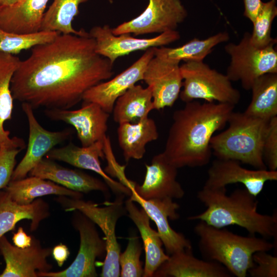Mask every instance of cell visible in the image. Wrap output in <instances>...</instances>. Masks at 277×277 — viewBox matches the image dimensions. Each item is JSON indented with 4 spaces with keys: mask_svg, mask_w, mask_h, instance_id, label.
Returning a JSON list of instances; mask_svg holds the SVG:
<instances>
[{
    "mask_svg": "<svg viewBox=\"0 0 277 277\" xmlns=\"http://www.w3.org/2000/svg\"><path fill=\"white\" fill-rule=\"evenodd\" d=\"M124 196V194L118 195L114 202L102 207L92 201L81 199L66 196H59L57 199L66 211H80L97 225L104 234L106 254L101 273L102 277L120 276L121 246L116 236L115 228L118 219L127 214L123 201Z\"/></svg>",
    "mask_w": 277,
    "mask_h": 277,
    "instance_id": "8992f818",
    "label": "cell"
},
{
    "mask_svg": "<svg viewBox=\"0 0 277 277\" xmlns=\"http://www.w3.org/2000/svg\"><path fill=\"white\" fill-rule=\"evenodd\" d=\"M154 56L153 47L146 50L136 61L121 73L87 90L83 96V103H96L110 114L117 99L137 82L143 80L146 67Z\"/></svg>",
    "mask_w": 277,
    "mask_h": 277,
    "instance_id": "2e32d148",
    "label": "cell"
},
{
    "mask_svg": "<svg viewBox=\"0 0 277 277\" xmlns=\"http://www.w3.org/2000/svg\"><path fill=\"white\" fill-rule=\"evenodd\" d=\"M143 249L139 238L134 235L129 238L126 249L119 256L121 276H143L144 267L140 260Z\"/></svg>",
    "mask_w": 277,
    "mask_h": 277,
    "instance_id": "e575fe53",
    "label": "cell"
},
{
    "mask_svg": "<svg viewBox=\"0 0 277 277\" xmlns=\"http://www.w3.org/2000/svg\"><path fill=\"white\" fill-rule=\"evenodd\" d=\"M127 215L138 230L145 253L143 277H152L159 267L169 258L162 246L157 232L150 226V218L143 208L138 209L130 198L125 202Z\"/></svg>",
    "mask_w": 277,
    "mask_h": 277,
    "instance_id": "cb8c5ba5",
    "label": "cell"
},
{
    "mask_svg": "<svg viewBox=\"0 0 277 277\" xmlns=\"http://www.w3.org/2000/svg\"><path fill=\"white\" fill-rule=\"evenodd\" d=\"M20 62L15 55L0 52V145H8L12 141L4 124L11 118L13 98L11 82Z\"/></svg>",
    "mask_w": 277,
    "mask_h": 277,
    "instance_id": "4dcf8cb0",
    "label": "cell"
},
{
    "mask_svg": "<svg viewBox=\"0 0 277 277\" xmlns=\"http://www.w3.org/2000/svg\"><path fill=\"white\" fill-rule=\"evenodd\" d=\"M45 156L53 161L65 162L78 168L94 171L103 178L114 193L129 196L131 194V191L129 188L119 181L113 180L101 167L100 159L105 157L104 140L85 147H79L70 142L64 147L53 148Z\"/></svg>",
    "mask_w": 277,
    "mask_h": 277,
    "instance_id": "ffe728a7",
    "label": "cell"
},
{
    "mask_svg": "<svg viewBox=\"0 0 277 277\" xmlns=\"http://www.w3.org/2000/svg\"><path fill=\"white\" fill-rule=\"evenodd\" d=\"M29 174L51 181L82 193L92 191L108 193L109 190V187L104 181L81 170L63 167L48 158H43Z\"/></svg>",
    "mask_w": 277,
    "mask_h": 277,
    "instance_id": "44dd1931",
    "label": "cell"
},
{
    "mask_svg": "<svg viewBox=\"0 0 277 277\" xmlns=\"http://www.w3.org/2000/svg\"><path fill=\"white\" fill-rule=\"evenodd\" d=\"M50 120L64 122L72 126L82 146L103 140L108 130L109 114L94 103H83L78 109H45Z\"/></svg>",
    "mask_w": 277,
    "mask_h": 277,
    "instance_id": "4fadbf2b",
    "label": "cell"
},
{
    "mask_svg": "<svg viewBox=\"0 0 277 277\" xmlns=\"http://www.w3.org/2000/svg\"><path fill=\"white\" fill-rule=\"evenodd\" d=\"M207 174L204 187L217 188L240 183L255 197L263 190L266 182L277 180V171L247 169L233 160L216 159L208 169Z\"/></svg>",
    "mask_w": 277,
    "mask_h": 277,
    "instance_id": "9a60e30c",
    "label": "cell"
},
{
    "mask_svg": "<svg viewBox=\"0 0 277 277\" xmlns=\"http://www.w3.org/2000/svg\"><path fill=\"white\" fill-rule=\"evenodd\" d=\"M49 214V206L43 199L21 205L13 201L5 190H0V238L15 229L16 224L25 219L31 221L30 230L35 231Z\"/></svg>",
    "mask_w": 277,
    "mask_h": 277,
    "instance_id": "d4e9b609",
    "label": "cell"
},
{
    "mask_svg": "<svg viewBox=\"0 0 277 277\" xmlns=\"http://www.w3.org/2000/svg\"><path fill=\"white\" fill-rule=\"evenodd\" d=\"M88 1L54 0L44 14L41 31L76 35L87 33L83 29H74L72 24L74 17L78 13L79 5Z\"/></svg>",
    "mask_w": 277,
    "mask_h": 277,
    "instance_id": "1f68e13d",
    "label": "cell"
},
{
    "mask_svg": "<svg viewBox=\"0 0 277 277\" xmlns=\"http://www.w3.org/2000/svg\"><path fill=\"white\" fill-rule=\"evenodd\" d=\"M155 277H231V273L221 264L202 260L186 249L169 255L154 273Z\"/></svg>",
    "mask_w": 277,
    "mask_h": 277,
    "instance_id": "7402d4cb",
    "label": "cell"
},
{
    "mask_svg": "<svg viewBox=\"0 0 277 277\" xmlns=\"http://www.w3.org/2000/svg\"><path fill=\"white\" fill-rule=\"evenodd\" d=\"M250 90L252 98L244 112L268 121L277 116V73L259 77Z\"/></svg>",
    "mask_w": 277,
    "mask_h": 277,
    "instance_id": "f546056e",
    "label": "cell"
},
{
    "mask_svg": "<svg viewBox=\"0 0 277 277\" xmlns=\"http://www.w3.org/2000/svg\"><path fill=\"white\" fill-rule=\"evenodd\" d=\"M117 133L118 145L126 162L142 159L146 145L159 137L156 123L148 117L136 123L119 124Z\"/></svg>",
    "mask_w": 277,
    "mask_h": 277,
    "instance_id": "484cf974",
    "label": "cell"
},
{
    "mask_svg": "<svg viewBox=\"0 0 277 277\" xmlns=\"http://www.w3.org/2000/svg\"><path fill=\"white\" fill-rule=\"evenodd\" d=\"M104 152L108 163L105 172L107 174H109L117 178L120 183L131 190L136 183L127 179L125 174L126 166L120 165L116 162L112 151L110 140L107 136L104 139Z\"/></svg>",
    "mask_w": 277,
    "mask_h": 277,
    "instance_id": "f35d334b",
    "label": "cell"
},
{
    "mask_svg": "<svg viewBox=\"0 0 277 277\" xmlns=\"http://www.w3.org/2000/svg\"><path fill=\"white\" fill-rule=\"evenodd\" d=\"M183 78L180 97L185 102L197 99L207 102L235 106L241 98L240 91L234 88L226 74L211 68L203 62H185L180 65Z\"/></svg>",
    "mask_w": 277,
    "mask_h": 277,
    "instance_id": "52a82bcc",
    "label": "cell"
},
{
    "mask_svg": "<svg viewBox=\"0 0 277 277\" xmlns=\"http://www.w3.org/2000/svg\"><path fill=\"white\" fill-rule=\"evenodd\" d=\"M226 31L220 32L204 39L193 38L184 45L175 47H153L154 56L161 59L180 63L184 62H203L217 45L228 41Z\"/></svg>",
    "mask_w": 277,
    "mask_h": 277,
    "instance_id": "f1b7e54d",
    "label": "cell"
},
{
    "mask_svg": "<svg viewBox=\"0 0 277 277\" xmlns=\"http://www.w3.org/2000/svg\"><path fill=\"white\" fill-rule=\"evenodd\" d=\"M226 187L203 186L197 197L206 209L189 220L202 221L217 228L236 225L246 229L251 235L259 234L265 239L276 238L277 214L258 212V201L245 188H237L230 195Z\"/></svg>",
    "mask_w": 277,
    "mask_h": 277,
    "instance_id": "3957f363",
    "label": "cell"
},
{
    "mask_svg": "<svg viewBox=\"0 0 277 277\" xmlns=\"http://www.w3.org/2000/svg\"><path fill=\"white\" fill-rule=\"evenodd\" d=\"M154 110L150 89L134 85L120 96L114 105L113 120L117 123H136Z\"/></svg>",
    "mask_w": 277,
    "mask_h": 277,
    "instance_id": "83f0119b",
    "label": "cell"
},
{
    "mask_svg": "<svg viewBox=\"0 0 277 277\" xmlns=\"http://www.w3.org/2000/svg\"><path fill=\"white\" fill-rule=\"evenodd\" d=\"M146 173L142 185L135 184L131 189L140 198L180 199L185 195L177 181V168L170 164L162 153L155 155L150 165L145 164Z\"/></svg>",
    "mask_w": 277,
    "mask_h": 277,
    "instance_id": "ac0fdd59",
    "label": "cell"
},
{
    "mask_svg": "<svg viewBox=\"0 0 277 277\" xmlns=\"http://www.w3.org/2000/svg\"><path fill=\"white\" fill-rule=\"evenodd\" d=\"M262 155L265 164L269 170L277 169V116L271 118L268 123L264 139Z\"/></svg>",
    "mask_w": 277,
    "mask_h": 277,
    "instance_id": "8d00e7d4",
    "label": "cell"
},
{
    "mask_svg": "<svg viewBox=\"0 0 277 277\" xmlns=\"http://www.w3.org/2000/svg\"><path fill=\"white\" fill-rule=\"evenodd\" d=\"M22 107L29 124L28 144L24 156L14 168L11 181L26 177L49 151L69 138L73 132L70 128L57 131L46 130L38 122L29 104L22 103Z\"/></svg>",
    "mask_w": 277,
    "mask_h": 277,
    "instance_id": "7c38bea8",
    "label": "cell"
},
{
    "mask_svg": "<svg viewBox=\"0 0 277 277\" xmlns=\"http://www.w3.org/2000/svg\"><path fill=\"white\" fill-rule=\"evenodd\" d=\"M51 254L58 266L62 267L68 258L70 251L66 245L61 243L52 249Z\"/></svg>",
    "mask_w": 277,
    "mask_h": 277,
    "instance_id": "b9f144b4",
    "label": "cell"
},
{
    "mask_svg": "<svg viewBox=\"0 0 277 277\" xmlns=\"http://www.w3.org/2000/svg\"><path fill=\"white\" fill-rule=\"evenodd\" d=\"M130 199L138 203L155 224L157 232L166 251L169 255L184 249H192L191 242L184 234L173 229L168 219L175 220L179 217L177 210L179 205L171 198L154 199L148 200L138 197L131 191Z\"/></svg>",
    "mask_w": 277,
    "mask_h": 277,
    "instance_id": "d6986e66",
    "label": "cell"
},
{
    "mask_svg": "<svg viewBox=\"0 0 277 277\" xmlns=\"http://www.w3.org/2000/svg\"><path fill=\"white\" fill-rule=\"evenodd\" d=\"M48 1L18 0L11 6L0 7V28L22 34L40 31Z\"/></svg>",
    "mask_w": 277,
    "mask_h": 277,
    "instance_id": "603a6c76",
    "label": "cell"
},
{
    "mask_svg": "<svg viewBox=\"0 0 277 277\" xmlns=\"http://www.w3.org/2000/svg\"><path fill=\"white\" fill-rule=\"evenodd\" d=\"M276 0L263 2L262 7L253 21V31L250 42L255 47L263 48L276 43V39L271 36L272 24L277 15Z\"/></svg>",
    "mask_w": 277,
    "mask_h": 277,
    "instance_id": "836d02e7",
    "label": "cell"
},
{
    "mask_svg": "<svg viewBox=\"0 0 277 277\" xmlns=\"http://www.w3.org/2000/svg\"><path fill=\"white\" fill-rule=\"evenodd\" d=\"M268 123L244 112L232 111L228 128L212 137V152L219 159L233 160L257 169H267L262 148Z\"/></svg>",
    "mask_w": 277,
    "mask_h": 277,
    "instance_id": "5b68a950",
    "label": "cell"
},
{
    "mask_svg": "<svg viewBox=\"0 0 277 277\" xmlns=\"http://www.w3.org/2000/svg\"><path fill=\"white\" fill-rule=\"evenodd\" d=\"M31 50L21 60L10 89L13 100L33 109H69L83 101L87 90L114 74L113 65L96 52L89 32L60 33Z\"/></svg>",
    "mask_w": 277,
    "mask_h": 277,
    "instance_id": "6da1fadb",
    "label": "cell"
},
{
    "mask_svg": "<svg viewBox=\"0 0 277 277\" xmlns=\"http://www.w3.org/2000/svg\"><path fill=\"white\" fill-rule=\"evenodd\" d=\"M95 41V50L113 65L121 56L138 50L165 46L180 38L176 30L167 31L149 38H135L129 33L114 35L108 25L93 27L89 32Z\"/></svg>",
    "mask_w": 277,
    "mask_h": 277,
    "instance_id": "8fae6325",
    "label": "cell"
},
{
    "mask_svg": "<svg viewBox=\"0 0 277 277\" xmlns=\"http://www.w3.org/2000/svg\"><path fill=\"white\" fill-rule=\"evenodd\" d=\"M12 240L16 247L26 248L31 246L32 237L28 235L23 227H19L17 232L13 233Z\"/></svg>",
    "mask_w": 277,
    "mask_h": 277,
    "instance_id": "60d3db41",
    "label": "cell"
},
{
    "mask_svg": "<svg viewBox=\"0 0 277 277\" xmlns=\"http://www.w3.org/2000/svg\"><path fill=\"white\" fill-rule=\"evenodd\" d=\"M250 35L246 32L238 44L230 43L224 47L231 60L226 75L230 81H240L246 90L261 75L277 73L276 44L258 48L250 43Z\"/></svg>",
    "mask_w": 277,
    "mask_h": 277,
    "instance_id": "ba28073f",
    "label": "cell"
},
{
    "mask_svg": "<svg viewBox=\"0 0 277 277\" xmlns=\"http://www.w3.org/2000/svg\"><path fill=\"white\" fill-rule=\"evenodd\" d=\"M74 228L80 238V248L76 258L66 269L60 271L38 272V277H95V261L106 254L105 240L101 238L95 224L78 210H74Z\"/></svg>",
    "mask_w": 277,
    "mask_h": 277,
    "instance_id": "9c48e42d",
    "label": "cell"
},
{
    "mask_svg": "<svg viewBox=\"0 0 277 277\" xmlns=\"http://www.w3.org/2000/svg\"><path fill=\"white\" fill-rule=\"evenodd\" d=\"M26 147L24 140L16 136L8 145H0V190L11 181L17 155Z\"/></svg>",
    "mask_w": 277,
    "mask_h": 277,
    "instance_id": "d590c367",
    "label": "cell"
},
{
    "mask_svg": "<svg viewBox=\"0 0 277 277\" xmlns=\"http://www.w3.org/2000/svg\"><path fill=\"white\" fill-rule=\"evenodd\" d=\"M148 1L146 9L138 16L112 28L113 34L129 33L134 36L161 34L176 30L187 16L181 0Z\"/></svg>",
    "mask_w": 277,
    "mask_h": 277,
    "instance_id": "30bf717a",
    "label": "cell"
},
{
    "mask_svg": "<svg viewBox=\"0 0 277 277\" xmlns=\"http://www.w3.org/2000/svg\"><path fill=\"white\" fill-rule=\"evenodd\" d=\"M243 1L244 4V15L251 22H253L262 7L263 2L261 0Z\"/></svg>",
    "mask_w": 277,
    "mask_h": 277,
    "instance_id": "ab89813d",
    "label": "cell"
},
{
    "mask_svg": "<svg viewBox=\"0 0 277 277\" xmlns=\"http://www.w3.org/2000/svg\"><path fill=\"white\" fill-rule=\"evenodd\" d=\"M60 33L44 31L31 34L9 32L0 28V52L15 55L24 50L53 40Z\"/></svg>",
    "mask_w": 277,
    "mask_h": 277,
    "instance_id": "d6a6232c",
    "label": "cell"
},
{
    "mask_svg": "<svg viewBox=\"0 0 277 277\" xmlns=\"http://www.w3.org/2000/svg\"><path fill=\"white\" fill-rule=\"evenodd\" d=\"M18 0H0V7L9 6H11Z\"/></svg>",
    "mask_w": 277,
    "mask_h": 277,
    "instance_id": "7bdbcfd3",
    "label": "cell"
},
{
    "mask_svg": "<svg viewBox=\"0 0 277 277\" xmlns=\"http://www.w3.org/2000/svg\"><path fill=\"white\" fill-rule=\"evenodd\" d=\"M254 266L248 271L252 277H276L277 257L267 251H258L252 256Z\"/></svg>",
    "mask_w": 277,
    "mask_h": 277,
    "instance_id": "74e56055",
    "label": "cell"
},
{
    "mask_svg": "<svg viewBox=\"0 0 277 277\" xmlns=\"http://www.w3.org/2000/svg\"><path fill=\"white\" fill-rule=\"evenodd\" d=\"M11 199L21 205L31 204L37 197L47 195L81 199L83 193L61 186L51 181L35 176L10 181L3 189Z\"/></svg>",
    "mask_w": 277,
    "mask_h": 277,
    "instance_id": "4316f807",
    "label": "cell"
},
{
    "mask_svg": "<svg viewBox=\"0 0 277 277\" xmlns=\"http://www.w3.org/2000/svg\"><path fill=\"white\" fill-rule=\"evenodd\" d=\"M194 231L204 259L221 264L237 277L247 275L248 270L254 266L252 256L255 252H268L274 247L264 238L239 235L202 221L195 226Z\"/></svg>",
    "mask_w": 277,
    "mask_h": 277,
    "instance_id": "277c9868",
    "label": "cell"
},
{
    "mask_svg": "<svg viewBox=\"0 0 277 277\" xmlns=\"http://www.w3.org/2000/svg\"><path fill=\"white\" fill-rule=\"evenodd\" d=\"M51 248H43L32 238L30 246L20 248L12 245L4 235L0 238V252L5 267L0 277H38V272L50 271L52 266L47 261Z\"/></svg>",
    "mask_w": 277,
    "mask_h": 277,
    "instance_id": "5bb4252c",
    "label": "cell"
},
{
    "mask_svg": "<svg viewBox=\"0 0 277 277\" xmlns=\"http://www.w3.org/2000/svg\"><path fill=\"white\" fill-rule=\"evenodd\" d=\"M143 81L151 91L155 110L172 107L182 87L180 63L154 56L146 67Z\"/></svg>",
    "mask_w": 277,
    "mask_h": 277,
    "instance_id": "e0dca14e",
    "label": "cell"
},
{
    "mask_svg": "<svg viewBox=\"0 0 277 277\" xmlns=\"http://www.w3.org/2000/svg\"><path fill=\"white\" fill-rule=\"evenodd\" d=\"M235 106L196 100L175 110L165 148L166 160L176 168L207 165L212 150L210 142L215 132L227 124Z\"/></svg>",
    "mask_w": 277,
    "mask_h": 277,
    "instance_id": "7a4b0ae2",
    "label": "cell"
}]
</instances>
